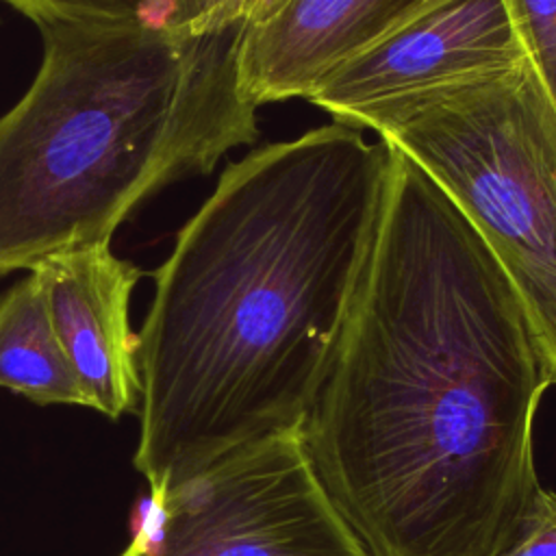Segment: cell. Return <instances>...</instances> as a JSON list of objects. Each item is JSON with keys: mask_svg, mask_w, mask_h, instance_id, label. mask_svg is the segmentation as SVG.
Returning <instances> with one entry per match:
<instances>
[{"mask_svg": "<svg viewBox=\"0 0 556 556\" xmlns=\"http://www.w3.org/2000/svg\"><path fill=\"white\" fill-rule=\"evenodd\" d=\"M547 387L502 263L389 146L369 254L300 426L365 552L502 556L541 486L534 417Z\"/></svg>", "mask_w": 556, "mask_h": 556, "instance_id": "1", "label": "cell"}, {"mask_svg": "<svg viewBox=\"0 0 556 556\" xmlns=\"http://www.w3.org/2000/svg\"><path fill=\"white\" fill-rule=\"evenodd\" d=\"M389 146L328 124L230 163L154 271L135 467L150 489L300 428L374 239Z\"/></svg>", "mask_w": 556, "mask_h": 556, "instance_id": "2", "label": "cell"}, {"mask_svg": "<svg viewBox=\"0 0 556 556\" xmlns=\"http://www.w3.org/2000/svg\"><path fill=\"white\" fill-rule=\"evenodd\" d=\"M245 22H39V70L0 115V276L111 243L154 191L258 137L239 91Z\"/></svg>", "mask_w": 556, "mask_h": 556, "instance_id": "3", "label": "cell"}, {"mask_svg": "<svg viewBox=\"0 0 556 556\" xmlns=\"http://www.w3.org/2000/svg\"><path fill=\"white\" fill-rule=\"evenodd\" d=\"M428 174L510 278L556 384V106L530 61L358 115Z\"/></svg>", "mask_w": 556, "mask_h": 556, "instance_id": "4", "label": "cell"}, {"mask_svg": "<svg viewBox=\"0 0 556 556\" xmlns=\"http://www.w3.org/2000/svg\"><path fill=\"white\" fill-rule=\"evenodd\" d=\"M119 556L369 554L326 493L300 428H291L150 489Z\"/></svg>", "mask_w": 556, "mask_h": 556, "instance_id": "5", "label": "cell"}, {"mask_svg": "<svg viewBox=\"0 0 556 556\" xmlns=\"http://www.w3.org/2000/svg\"><path fill=\"white\" fill-rule=\"evenodd\" d=\"M528 61L504 0H441L319 78L304 100L352 126L358 115L434 87Z\"/></svg>", "mask_w": 556, "mask_h": 556, "instance_id": "6", "label": "cell"}, {"mask_svg": "<svg viewBox=\"0 0 556 556\" xmlns=\"http://www.w3.org/2000/svg\"><path fill=\"white\" fill-rule=\"evenodd\" d=\"M54 330L80 384L85 406L119 419L137 413L139 337L130 328V293L141 271L111 243L78 245L37 261Z\"/></svg>", "mask_w": 556, "mask_h": 556, "instance_id": "7", "label": "cell"}, {"mask_svg": "<svg viewBox=\"0 0 556 556\" xmlns=\"http://www.w3.org/2000/svg\"><path fill=\"white\" fill-rule=\"evenodd\" d=\"M441 0H282L243 26L239 91L254 106L304 98L332 67Z\"/></svg>", "mask_w": 556, "mask_h": 556, "instance_id": "8", "label": "cell"}, {"mask_svg": "<svg viewBox=\"0 0 556 556\" xmlns=\"http://www.w3.org/2000/svg\"><path fill=\"white\" fill-rule=\"evenodd\" d=\"M0 387L43 406H85L35 271L0 295Z\"/></svg>", "mask_w": 556, "mask_h": 556, "instance_id": "9", "label": "cell"}, {"mask_svg": "<svg viewBox=\"0 0 556 556\" xmlns=\"http://www.w3.org/2000/svg\"><path fill=\"white\" fill-rule=\"evenodd\" d=\"M30 22H135L165 20L167 0H0Z\"/></svg>", "mask_w": 556, "mask_h": 556, "instance_id": "10", "label": "cell"}, {"mask_svg": "<svg viewBox=\"0 0 556 556\" xmlns=\"http://www.w3.org/2000/svg\"><path fill=\"white\" fill-rule=\"evenodd\" d=\"M528 61L556 106V0H504Z\"/></svg>", "mask_w": 556, "mask_h": 556, "instance_id": "11", "label": "cell"}, {"mask_svg": "<svg viewBox=\"0 0 556 556\" xmlns=\"http://www.w3.org/2000/svg\"><path fill=\"white\" fill-rule=\"evenodd\" d=\"M502 556H556V493L536 489L523 523Z\"/></svg>", "mask_w": 556, "mask_h": 556, "instance_id": "12", "label": "cell"}, {"mask_svg": "<svg viewBox=\"0 0 556 556\" xmlns=\"http://www.w3.org/2000/svg\"><path fill=\"white\" fill-rule=\"evenodd\" d=\"M217 0H167L163 24L182 33L211 30V17Z\"/></svg>", "mask_w": 556, "mask_h": 556, "instance_id": "13", "label": "cell"}, {"mask_svg": "<svg viewBox=\"0 0 556 556\" xmlns=\"http://www.w3.org/2000/svg\"><path fill=\"white\" fill-rule=\"evenodd\" d=\"M245 4L248 0H217L211 17V30L245 22Z\"/></svg>", "mask_w": 556, "mask_h": 556, "instance_id": "14", "label": "cell"}, {"mask_svg": "<svg viewBox=\"0 0 556 556\" xmlns=\"http://www.w3.org/2000/svg\"><path fill=\"white\" fill-rule=\"evenodd\" d=\"M282 0H248L245 4V24L254 22L263 15H267L269 11H274Z\"/></svg>", "mask_w": 556, "mask_h": 556, "instance_id": "15", "label": "cell"}]
</instances>
